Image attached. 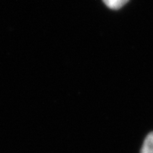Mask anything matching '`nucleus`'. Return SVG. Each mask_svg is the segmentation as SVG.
Here are the masks:
<instances>
[{"mask_svg":"<svg viewBox=\"0 0 153 153\" xmlns=\"http://www.w3.org/2000/svg\"><path fill=\"white\" fill-rule=\"evenodd\" d=\"M140 153H153V132L146 137Z\"/></svg>","mask_w":153,"mask_h":153,"instance_id":"1","label":"nucleus"},{"mask_svg":"<svg viewBox=\"0 0 153 153\" xmlns=\"http://www.w3.org/2000/svg\"><path fill=\"white\" fill-rule=\"evenodd\" d=\"M104 4L110 9L118 10L126 4L128 0H103Z\"/></svg>","mask_w":153,"mask_h":153,"instance_id":"2","label":"nucleus"}]
</instances>
